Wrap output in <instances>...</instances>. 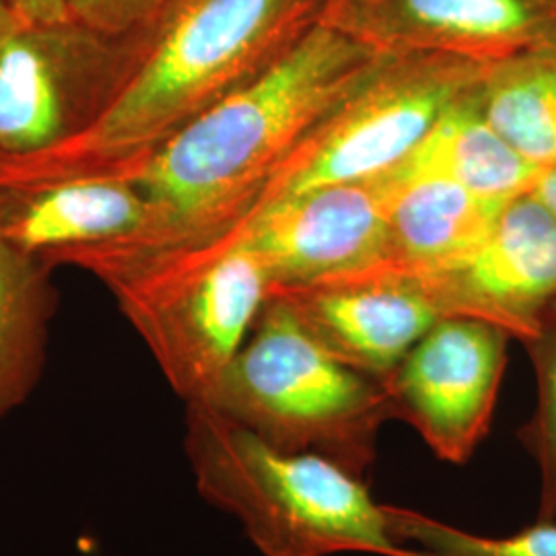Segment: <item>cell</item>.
Wrapping results in <instances>:
<instances>
[{"instance_id":"11","label":"cell","mask_w":556,"mask_h":556,"mask_svg":"<svg viewBox=\"0 0 556 556\" xmlns=\"http://www.w3.org/2000/svg\"><path fill=\"white\" fill-rule=\"evenodd\" d=\"M275 287L342 277L388 258L381 178L321 186L248 213L233 225Z\"/></svg>"},{"instance_id":"20","label":"cell","mask_w":556,"mask_h":556,"mask_svg":"<svg viewBox=\"0 0 556 556\" xmlns=\"http://www.w3.org/2000/svg\"><path fill=\"white\" fill-rule=\"evenodd\" d=\"M167 0H64L68 20L105 36L142 34L160 17Z\"/></svg>"},{"instance_id":"15","label":"cell","mask_w":556,"mask_h":556,"mask_svg":"<svg viewBox=\"0 0 556 556\" xmlns=\"http://www.w3.org/2000/svg\"><path fill=\"white\" fill-rule=\"evenodd\" d=\"M478 85L396 167L443 176L478 197L507 202L532 192L542 169L517 153L486 119L478 105Z\"/></svg>"},{"instance_id":"12","label":"cell","mask_w":556,"mask_h":556,"mask_svg":"<svg viewBox=\"0 0 556 556\" xmlns=\"http://www.w3.org/2000/svg\"><path fill=\"white\" fill-rule=\"evenodd\" d=\"M0 223L21 252L54 268L87 252L163 241L160 211L118 172L0 184Z\"/></svg>"},{"instance_id":"7","label":"cell","mask_w":556,"mask_h":556,"mask_svg":"<svg viewBox=\"0 0 556 556\" xmlns=\"http://www.w3.org/2000/svg\"><path fill=\"white\" fill-rule=\"evenodd\" d=\"M140 38L77 21L20 27L0 50V165L36 160L87 135L118 98Z\"/></svg>"},{"instance_id":"18","label":"cell","mask_w":556,"mask_h":556,"mask_svg":"<svg viewBox=\"0 0 556 556\" xmlns=\"http://www.w3.org/2000/svg\"><path fill=\"white\" fill-rule=\"evenodd\" d=\"M388 514L415 556H556V519H536L509 536H482L404 507L388 505Z\"/></svg>"},{"instance_id":"9","label":"cell","mask_w":556,"mask_h":556,"mask_svg":"<svg viewBox=\"0 0 556 556\" xmlns=\"http://www.w3.org/2000/svg\"><path fill=\"white\" fill-rule=\"evenodd\" d=\"M406 273L443 316L495 324L523 344L556 305V213L526 192L505 202L486 238L468 254Z\"/></svg>"},{"instance_id":"10","label":"cell","mask_w":556,"mask_h":556,"mask_svg":"<svg viewBox=\"0 0 556 556\" xmlns=\"http://www.w3.org/2000/svg\"><path fill=\"white\" fill-rule=\"evenodd\" d=\"M319 21L379 54L498 62L556 43V0H328Z\"/></svg>"},{"instance_id":"4","label":"cell","mask_w":556,"mask_h":556,"mask_svg":"<svg viewBox=\"0 0 556 556\" xmlns=\"http://www.w3.org/2000/svg\"><path fill=\"white\" fill-rule=\"evenodd\" d=\"M68 264L108 287L186 404L208 396L273 291L236 227L192 243L87 252Z\"/></svg>"},{"instance_id":"22","label":"cell","mask_w":556,"mask_h":556,"mask_svg":"<svg viewBox=\"0 0 556 556\" xmlns=\"http://www.w3.org/2000/svg\"><path fill=\"white\" fill-rule=\"evenodd\" d=\"M532 194L542 200L546 206H551L556 213V165L540 172L536 184L532 188Z\"/></svg>"},{"instance_id":"13","label":"cell","mask_w":556,"mask_h":556,"mask_svg":"<svg viewBox=\"0 0 556 556\" xmlns=\"http://www.w3.org/2000/svg\"><path fill=\"white\" fill-rule=\"evenodd\" d=\"M303 330L324 351L367 376L383 379L443 312L417 278L378 264L342 277L275 287Z\"/></svg>"},{"instance_id":"5","label":"cell","mask_w":556,"mask_h":556,"mask_svg":"<svg viewBox=\"0 0 556 556\" xmlns=\"http://www.w3.org/2000/svg\"><path fill=\"white\" fill-rule=\"evenodd\" d=\"M202 404L278 450L316 454L363 478L392 420L383 379L324 351L277 295Z\"/></svg>"},{"instance_id":"14","label":"cell","mask_w":556,"mask_h":556,"mask_svg":"<svg viewBox=\"0 0 556 556\" xmlns=\"http://www.w3.org/2000/svg\"><path fill=\"white\" fill-rule=\"evenodd\" d=\"M379 178L388 215L383 264L402 270H429L468 254L505 206L435 174L392 167Z\"/></svg>"},{"instance_id":"21","label":"cell","mask_w":556,"mask_h":556,"mask_svg":"<svg viewBox=\"0 0 556 556\" xmlns=\"http://www.w3.org/2000/svg\"><path fill=\"white\" fill-rule=\"evenodd\" d=\"M25 25L68 20L64 0H4Z\"/></svg>"},{"instance_id":"8","label":"cell","mask_w":556,"mask_h":556,"mask_svg":"<svg viewBox=\"0 0 556 556\" xmlns=\"http://www.w3.org/2000/svg\"><path fill=\"white\" fill-rule=\"evenodd\" d=\"M509 340L495 324L443 316L383 378L392 420L441 462L468 464L491 431Z\"/></svg>"},{"instance_id":"2","label":"cell","mask_w":556,"mask_h":556,"mask_svg":"<svg viewBox=\"0 0 556 556\" xmlns=\"http://www.w3.org/2000/svg\"><path fill=\"white\" fill-rule=\"evenodd\" d=\"M328 0H167L105 116L80 139L0 165V184L112 169L144 157L287 56Z\"/></svg>"},{"instance_id":"6","label":"cell","mask_w":556,"mask_h":556,"mask_svg":"<svg viewBox=\"0 0 556 556\" xmlns=\"http://www.w3.org/2000/svg\"><path fill=\"white\" fill-rule=\"evenodd\" d=\"M486 66L447 54H379L357 87L299 142L248 213L314 188L390 172L477 87Z\"/></svg>"},{"instance_id":"19","label":"cell","mask_w":556,"mask_h":556,"mask_svg":"<svg viewBox=\"0 0 556 556\" xmlns=\"http://www.w3.org/2000/svg\"><path fill=\"white\" fill-rule=\"evenodd\" d=\"M523 346L534 365L538 402L534 415L519 427L517 439L540 472L536 519H556V305Z\"/></svg>"},{"instance_id":"3","label":"cell","mask_w":556,"mask_h":556,"mask_svg":"<svg viewBox=\"0 0 556 556\" xmlns=\"http://www.w3.org/2000/svg\"><path fill=\"white\" fill-rule=\"evenodd\" d=\"M184 452L200 497L236 517L262 556H415L367 478L285 452L208 404H186Z\"/></svg>"},{"instance_id":"1","label":"cell","mask_w":556,"mask_h":556,"mask_svg":"<svg viewBox=\"0 0 556 556\" xmlns=\"http://www.w3.org/2000/svg\"><path fill=\"white\" fill-rule=\"evenodd\" d=\"M379 52L319 21L266 73L190 119L144 157L112 167L160 211L161 245L233 227L301 140L344 100ZM105 172V169H101Z\"/></svg>"},{"instance_id":"17","label":"cell","mask_w":556,"mask_h":556,"mask_svg":"<svg viewBox=\"0 0 556 556\" xmlns=\"http://www.w3.org/2000/svg\"><path fill=\"white\" fill-rule=\"evenodd\" d=\"M478 105L517 153L540 169L556 165V43L489 62Z\"/></svg>"},{"instance_id":"16","label":"cell","mask_w":556,"mask_h":556,"mask_svg":"<svg viewBox=\"0 0 556 556\" xmlns=\"http://www.w3.org/2000/svg\"><path fill=\"white\" fill-rule=\"evenodd\" d=\"M50 266L7 238L0 223V420L40 379L54 312Z\"/></svg>"},{"instance_id":"23","label":"cell","mask_w":556,"mask_h":556,"mask_svg":"<svg viewBox=\"0 0 556 556\" xmlns=\"http://www.w3.org/2000/svg\"><path fill=\"white\" fill-rule=\"evenodd\" d=\"M23 25L25 23L15 15V11L4 0H0V50Z\"/></svg>"}]
</instances>
